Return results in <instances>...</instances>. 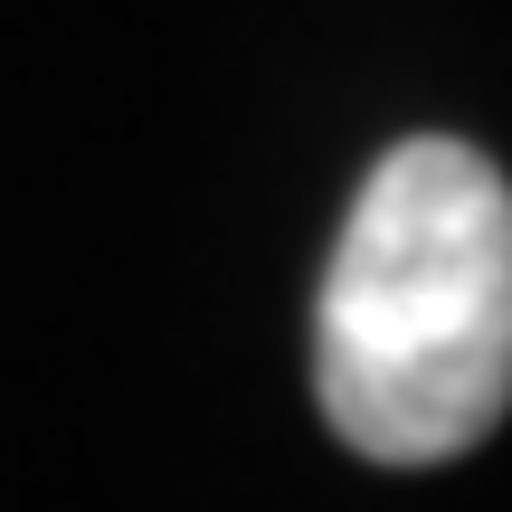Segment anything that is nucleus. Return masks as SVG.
<instances>
[{"mask_svg":"<svg viewBox=\"0 0 512 512\" xmlns=\"http://www.w3.org/2000/svg\"><path fill=\"white\" fill-rule=\"evenodd\" d=\"M313 399L370 465H446L512 408V181L456 133H408L361 181L323 294Z\"/></svg>","mask_w":512,"mask_h":512,"instance_id":"1","label":"nucleus"}]
</instances>
